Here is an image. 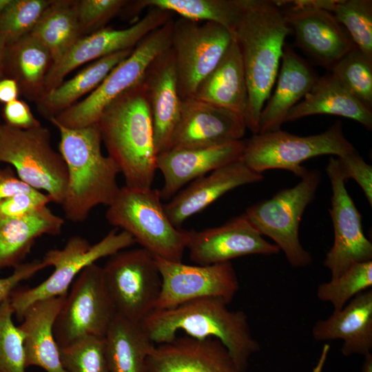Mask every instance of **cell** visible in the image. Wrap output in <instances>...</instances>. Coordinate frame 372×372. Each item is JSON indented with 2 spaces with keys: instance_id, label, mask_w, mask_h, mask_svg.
Instances as JSON below:
<instances>
[{
  "instance_id": "obj_25",
  "label": "cell",
  "mask_w": 372,
  "mask_h": 372,
  "mask_svg": "<svg viewBox=\"0 0 372 372\" xmlns=\"http://www.w3.org/2000/svg\"><path fill=\"white\" fill-rule=\"evenodd\" d=\"M273 94L262 107L258 133L281 129L290 111L310 91L318 76L309 63L285 44Z\"/></svg>"
},
{
  "instance_id": "obj_14",
  "label": "cell",
  "mask_w": 372,
  "mask_h": 372,
  "mask_svg": "<svg viewBox=\"0 0 372 372\" xmlns=\"http://www.w3.org/2000/svg\"><path fill=\"white\" fill-rule=\"evenodd\" d=\"M155 260L162 278L155 309H170L203 298H218L229 304L240 289L231 261L189 265L157 257Z\"/></svg>"
},
{
  "instance_id": "obj_51",
  "label": "cell",
  "mask_w": 372,
  "mask_h": 372,
  "mask_svg": "<svg viewBox=\"0 0 372 372\" xmlns=\"http://www.w3.org/2000/svg\"><path fill=\"white\" fill-rule=\"evenodd\" d=\"M0 125H1V123H0Z\"/></svg>"
},
{
  "instance_id": "obj_27",
  "label": "cell",
  "mask_w": 372,
  "mask_h": 372,
  "mask_svg": "<svg viewBox=\"0 0 372 372\" xmlns=\"http://www.w3.org/2000/svg\"><path fill=\"white\" fill-rule=\"evenodd\" d=\"M193 99L231 111L246 124L247 83L241 54L234 39L216 67L198 85Z\"/></svg>"
},
{
  "instance_id": "obj_42",
  "label": "cell",
  "mask_w": 372,
  "mask_h": 372,
  "mask_svg": "<svg viewBox=\"0 0 372 372\" xmlns=\"http://www.w3.org/2000/svg\"><path fill=\"white\" fill-rule=\"evenodd\" d=\"M52 202L39 190L22 193L0 201V219L19 218L32 214Z\"/></svg>"
},
{
  "instance_id": "obj_9",
  "label": "cell",
  "mask_w": 372,
  "mask_h": 372,
  "mask_svg": "<svg viewBox=\"0 0 372 372\" xmlns=\"http://www.w3.org/2000/svg\"><path fill=\"white\" fill-rule=\"evenodd\" d=\"M173 22L169 19L144 37L86 98L51 118L52 125L76 129L96 124L103 109L141 81L153 61L170 48Z\"/></svg>"
},
{
  "instance_id": "obj_34",
  "label": "cell",
  "mask_w": 372,
  "mask_h": 372,
  "mask_svg": "<svg viewBox=\"0 0 372 372\" xmlns=\"http://www.w3.org/2000/svg\"><path fill=\"white\" fill-rule=\"evenodd\" d=\"M77 0H51L30 34L50 51L53 64L82 37L76 12Z\"/></svg>"
},
{
  "instance_id": "obj_7",
  "label": "cell",
  "mask_w": 372,
  "mask_h": 372,
  "mask_svg": "<svg viewBox=\"0 0 372 372\" xmlns=\"http://www.w3.org/2000/svg\"><path fill=\"white\" fill-rule=\"evenodd\" d=\"M50 132L40 125L20 129L0 125V163L14 167L18 177L37 190H43L61 205L68 184L65 163L51 145Z\"/></svg>"
},
{
  "instance_id": "obj_41",
  "label": "cell",
  "mask_w": 372,
  "mask_h": 372,
  "mask_svg": "<svg viewBox=\"0 0 372 372\" xmlns=\"http://www.w3.org/2000/svg\"><path fill=\"white\" fill-rule=\"evenodd\" d=\"M128 0H77L76 12L82 36L105 28L114 17L121 14Z\"/></svg>"
},
{
  "instance_id": "obj_26",
  "label": "cell",
  "mask_w": 372,
  "mask_h": 372,
  "mask_svg": "<svg viewBox=\"0 0 372 372\" xmlns=\"http://www.w3.org/2000/svg\"><path fill=\"white\" fill-rule=\"evenodd\" d=\"M66 296L37 301L23 312L19 327L24 335L26 368L37 366L46 372H67L54 334V324Z\"/></svg>"
},
{
  "instance_id": "obj_11",
  "label": "cell",
  "mask_w": 372,
  "mask_h": 372,
  "mask_svg": "<svg viewBox=\"0 0 372 372\" xmlns=\"http://www.w3.org/2000/svg\"><path fill=\"white\" fill-rule=\"evenodd\" d=\"M103 280L116 314L141 322L155 309L162 278L155 257L141 247L109 256Z\"/></svg>"
},
{
  "instance_id": "obj_29",
  "label": "cell",
  "mask_w": 372,
  "mask_h": 372,
  "mask_svg": "<svg viewBox=\"0 0 372 372\" xmlns=\"http://www.w3.org/2000/svg\"><path fill=\"white\" fill-rule=\"evenodd\" d=\"M52 65L48 49L30 33L6 45L4 78L14 80L20 94L30 101L45 97V79Z\"/></svg>"
},
{
  "instance_id": "obj_17",
  "label": "cell",
  "mask_w": 372,
  "mask_h": 372,
  "mask_svg": "<svg viewBox=\"0 0 372 372\" xmlns=\"http://www.w3.org/2000/svg\"><path fill=\"white\" fill-rule=\"evenodd\" d=\"M187 249L190 260L198 265L229 262L247 255L271 256L280 251L275 244L265 240L245 214L219 227L190 230Z\"/></svg>"
},
{
  "instance_id": "obj_43",
  "label": "cell",
  "mask_w": 372,
  "mask_h": 372,
  "mask_svg": "<svg viewBox=\"0 0 372 372\" xmlns=\"http://www.w3.org/2000/svg\"><path fill=\"white\" fill-rule=\"evenodd\" d=\"M340 169L346 178L354 179L363 190L372 205V167L355 150L338 158Z\"/></svg>"
},
{
  "instance_id": "obj_2",
  "label": "cell",
  "mask_w": 372,
  "mask_h": 372,
  "mask_svg": "<svg viewBox=\"0 0 372 372\" xmlns=\"http://www.w3.org/2000/svg\"><path fill=\"white\" fill-rule=\"evenodd\" d=\"M142 80L112 101L96 123L125 186L136 189H151L157 169L152 118Z\"/></svg>"
},
{
  "instance_id": "obj_1",
  "label": "cell",
  "mask_w": 372,
  "mask_h": 372,
  "mask_svg": "<svg viewBox=\"0 0 372 372\" xmlns=\"http://www.w3.org/2000/svg\"><path fill=\"white\" fill-rule=\"evenodd\" d=\"M231 34L243 63L248 89L247 129L259 132L261 111L276 83L285 41L291 30L275 1L240 0Z\"/></svg>"
},
{
  "instance_id": "obj_38",
  "label": "cell",
  "mask_w": 372,
  "mask_h": 372,
  "mask_svg": "<svg viewBox=\"0 0 372 372\" xmlns=\"http://www.w3.org/2000/svg\"><path fill=\"white\" fill-rule=\"evenodd\" d=\"M67 372H110L104 337L89 336L59 348Z\"/></svg>"
},
{
  "instance_id": "obj_50",
  "label": "cell",
  "mask_w": 372,
  "mask_h": 372,
  "mask_svg": "<svg viewBox=\"0 0 372 372\" xmlns=\"http://www.w3.org/2000/svg\"><path fill=\"white\" fill-rule=\"evenodd\" d=\"M12 1V0H0V14L10 5Z\"/></svg>"
},
{
  "instance_id": "obj_47",
  "label": "cell",
  "mask_w": 372,
  "mask_h": 372,
  "mask_svg": "<svg viewBox=\"0 0 372 372\" xmlns=\"http://www.w3.org/2000/svg\"><path fill=\"white\" fill-rule=\"evenodd\" d=\"M20 94L17 82L9 78L0 80V103L4 105L18 99Z\"/></svg>"
},
{
  "instance_id": "obj_44",
  "label": "cell",
  "mask_w": 372,
  "mask_h": 372,
  "mask_svg": "<svg viewBox=\"0 0 372 372\" xmlns=\"http://www.w3.org/2000/svg\"><path fill=\"white\" fill-rule=\"evenodd\" d=\"M46 267L44 262L40 260L23 262L14 268L10 276L0 278V304L11 296L19 283L32 278Z\"/></svg>"
},
{
  "instance_id": "obj_6",
  "label": "cell",
  "mask_w": 372,
  "mask_h": 372,
  "mask_svg": "<svg viewBox=\"0 0 372 372\" xmlns=\"http://www.w3.org/2000/svg\"><path fill=\"white\" fill-rule=\"evenodd\" d=\"M355 150L344 136L342 123L335 121L322 133L306 136L280 130L254 134L245 142L240 159L253 172L286 169L302 178L309 171L301 163L320 155L342 156Z\"/></svg>"
},
{
  "instance_id": "obj_20",
  "label": "cell",
  "mask_w": 372,
  "mask_h": 372,
  "mask_svg": "<svg viewBox=\"0 0 372 372\" xmlns=\"http://www.w3.org/2000/svg\"><path fill=\"white\" fill-rule=\"evenodd\" d=\"M147 372H244L218 339L176 336L156 344L147 360Z\"/></svg>"
},
{
  "instance_id": "obj_48",
  "label": "cell",
  "mask_w": 372,
  "mask_h": 372,
  "mask_svg": "<svg viewBox=\"0 0 372 372\" xmlns=\"http://www.w3.org/2000/svg\"><path fill=\"white\" fill-rule=\"evenodd\" d=\"M7 44L6 41L0 37V80L4 78V61Z\"/></svg>"
},
{
  "instance_id": "obj_35",
  "label": "cell",
  "mask_w": 372,
  "mask_h": 372,
  "mask_svg": "<svg viewBox=\"0 0 372 372\" xmlns=\"http://www.w3.org/2000/svg\"><path fill=\"white\" fill-rule=\"evenodd\" d=\"M372 287V260L351 265L335 278L319 285L317 297L329 302L333 311L343 308L358 294Z\"/></svg>"
},
{
  "instance_id": "obj_3",
  "label": "cell",
  "mask_w": 372,
  "mask_h": 372,
  "mask_svg": "<svg viewBox=\"0 0 372 372\" xmlns=\"http://www.w3.org/2000/svg\"><path fill=\"white\" fill-rule=\"evenodd\" d=\"M228 303L218 298H203L177 307L155 309L141 322L155 344L170 342L178 333L220 340L228 349L238 366L247 372L251 357L260 350L252 334L247 315L242 310H230Z\"/></svg>"
},
{
  "instance_id": "obj_33",
  "label": "cell",
  "mask_w": 372,
  "mask_h": 372,
  "mask_svg": "<svg viewBox=\"0 0 372 372\" xmlns=\"http://www.w3.org/2000/svg\"><path fill=\"white\" fill-rule=\"evenodd\" d=\"M133 50L118 52L97 59L73 78L63 81L36 103L39 114L50 121L75 104L81 96L98 87L112 69L126 59Z\"/></svg>"
},
{
  "instance_id": "obj_36",
  "label": "cell",
  "mask_w": 372,
  "mask_h": 372,
  "mask_svg": "<svg viewBox=\"0 0 372 372\" xmlns=\"http://www.w3.org/2000/svg\"><path fill=\"white\" fill-rule=\"evenodd\" d=\"M331 13L355 47L372 59V1L336 0Z\"/></svg>"
},
{
  "instance_id": "obj_40",
  "label": "cell",
  "mask_w": 372,
  "mask_h": 372,
  "mask_svg": "<svg viewBox=\"0 0 372 372\" xmlns=\"http://www.w3.org/2000/svg\"><path fill=\"white\" fill-rule=\"evenodd\" d=\"M51 0H12L0 14V37L7 43L31 32Z\"/></svg>"
},
{
  "instance_id": "obj_32",
  "label": "cell",
  "mask_w": 372,
  "mask_h": 372,
  "mask_svg": "<svg viewBox=\"0 0 372 372\" xmlns=\"http://www.w3.org/2000/svg\"><path fill=\"white\" fill-rule=\"evenodd\" d=\"M158 8L189 20L218 23L232 34L240 15V0H135L128 1L120 14L136 17L144 9Z\"/></svg>"
},
{
  "instance_id": "obj_23",
  "label": "cell",
  "mask_w": 372,
  "mask_h": 372,
  "mask_svg": "<svg viewBox=\"0 0 372 372\" xmlns=\"http://www.w3.org/2000/svg\"><path fill=\"white\" fill-rule=\"evenodd\" d=\"M264 176L251 170L240 158L192 181L164 205L172 223L180 227L190 216L205 209L227 192L262 180Z\"/></svg>"
},
{
  "instance_id": "obj_49",
  "label": "cell",
  "mask_w": 372,
  "mask_h": 372,
  "mask_svg": "<svg viewBox=\"0 0 372 372\" xmlns=\"http://www.w3.org/2000/svg\"><path fill=\"white\" fill-rule=\"evenodd\" d=\"M361 372H372V354L371 353L364 355V360L362 366Z\"/></svg>"
},
{
  "instance_id": "obj_12",
  "label": "cell",
  "mask_w": 372,
  "mask_h": 372,
  "mask_svg": "<svg viewBox=\"0 0 372 372\" xmlns=\"http://www.w3.org/2000/svg\"><path fill=\"white\" fill-rule=\"evenodd\" d=\"M116 315L106 289L103 267L93 263L72 284L54 324L59 348L89 336L105 337Z\"/></svg>"
},
{
  "instance_id": "obj_28",
  "label": "cell",
  "mask_w": 372,
  "mask_h": 372,
  "mask_svg": "<svg viewBox=\"0 0 372 372\" xmlns=\"http://www.w3.org/2000/svg\"><path fill=\"white\" fill-rule=\"evenodd\" d=\"M316 114L345 117L372 130V109L355 98L331 73L318 78L302 100L288 112L285 122Z\"/></svg>"
},
{
  "instance_id": "obj_10",
  "label": "cell",
  "mask_w": 372,
  "mask_h": 372,
  "mask_svg": "<svg viewBox=\"0 0 372 372\" xmlns=\"http://www.w3.org/2000/svg\"><path fill=\"white\" fill-rule=\"evenodd\" d=\"M136 243L131 235L124 231H110L94 245L80 236H71L61 249H51L42 260L47 267L52 266V274L39 285L14 291L10 303L18 319L34 302L53 297L67 296L68 288L86 267L104 257L110 256Z\"/></svg>"
},
{
  "instance_id": "obj_13",
  "label": "cell",
  "mask_w": 372,
  "mask_h": 372,
  "mask_svg": "<svg viewBox=\"0 0 372 372\" xmlns=\"http://www.w3.org/2000/svg\"><path fill=\"white\" fill-rule=\"evenodd\" d=\"M233 41L230 32L213 22L174 20L170 48L181 101L193 99L200 82L216 67Z\"/></svg>"
},
{
  "instance_id": "obj_30",
  "label": "cell",
  "mask_w": 372,
  "mask_h": 372,
  "mask_svg": "<svg viewBox=\"0 0 372 372\" xmlns=\"http://www.w3.org/2000/svg\"><path fill=\"white\" fill-rule=\"evenodd\" d=\"M63 224L48 206L23 217L0 219V269L23 263L38 238L60 234Z\"/></svg>"
},
{
  "instance_id": "obj_24",
  "label": "cell",
  "mask_w": 372,
  "mask_h": 372,
  "mask_svg": "<svg viewBox=\"0 0 372 372\" xmlns=\"http://www.w3.org/2000/svg\"><path fill=\"white\" fill-rule=\"evenodd\" d=\"M312 336L317 341L342 340L344 356L365 355L372 349V290L367 289L352 298L343 308L333 311L327 318L313 326Z\"/></svg>"
},
{
  "instance_id": "obj_15",
  "label": "cell",
  "mask_w": 372,
  "mask_h": 372,
  "mask_svg": "<svg viewBox=\"0 0 372 372\" xmlns=\"http://www.w3.org/2000/svg\"><path fill=\"white\" fill-rule=\"evenodd\" d=\"M326 172L332 189L329 211L334 239L323 265L333 279L355 263L372 260V243L363 232L362 216L345 187L347 180L338 158H329Z\"/></svg>"
},
{
  "instance_id": "obj_31",
  "label": "cell",
  "mask_w": 372,
  "mask_h": 372,
  "mask_svg": "<svg viewBox=\"0 0 372 372\" xmlns=\"http://www.w3.org/2000/svg\"><path fill=\"white\" fill-rule=\"evenodd\" d=\"M104 341L110 372H147V358L156 344L141 322L116 314Z\"/></svg>"
},
{
  "instance_id": "obj_45",
  "label": "cell",
  "mask_w": 372,
  "mask_h": 372,
  "mask_svg": "<svg viewBox=\"0 0 372 372\" xmlns=\"http://www.w3.org/2000/svg\"><path fill=\"white\" fill-rule=\"evenodd\" d=\"M2 113L5 124L11 127L25 130L41 125L23 100L16 99L5 104Z\"/></svg>"
},
{
  "instance_id": "obj_19",
  "label": "cell",
  "mask_w": 372,
  "mask_h": 372,
  "mask_svg": "<svg viewBox=\"0 0 372 372\" xmlns=\"http://www.w3.org/2000/svg\"><path fill=\"white\" fill-rule=\"evenodd\" d=\"M282 11L297 45L329 70L355 47L345 29L327 10L289 7Z\"/></svg>"
},
{
  "instance_id": "obj_8",
  "label": "cell",
  "mask_w": 372,
  "mask_h": 372,
  "mask_svg": "<svg viewBox=\"0 0 372 372\" xmlns=\"http://www.w3.org/2000/svg\"><path fill=\"white\" fill-rule=\"evenodd\" d=\"M294 187L282 189L271 198L255 203L244 213L254 227L271 238L293 267L313 262L299 239V226L307 207L312 202L321 181L317 169L309 170Z\"/></svg>"
},
{
  "instance_id": "obj_16",
  "label": "cell",
  "mask_w": 372,
  "mask_h": 372,
  "mask_svg": "<svg viewBox=\"0 0 372 372\" xmlns=\"http://www.w3.org/2000/svg\"><path fill=\"white\" fill-rule=\"evenodd\" d=\"M171 19L169 12L150 8L127 28H105L81 37L48 72L44 84L45 96L76 68L118 52L134 49L144 37Z\"/></svg>"
},
{
  "instance_id": "obj_18",
  "label": "cell",
  "mask_w": 372,
  "mask_h": 372,
  "mask_svg": "<svg viewBox=\"0 0 372 372\" xmlns=\"http://www.w3.org/2000/svg\"><path fill=\"white\" fill-rule=\"evenodd\" d=\"M181 101L180 116L170 149L217 146L242 140L244 136L246 124L237 114L196 99Z\"/></svg>"
},
{
  "instance_id": "obj_4",
  "label": "cell",
  "mask_w": 372,
  "mask_h": 372,
  "mask_svg": "<svg viewBox=\"0 0 372 372\" xmlns=\"http://www.w3.org/2000/svg\"><path fill=\"white\" fill-rule=\"evenodd\" d=\"M59 131V153L68 171V184L61 203L65 218L75 223L87 219L99 205H109L119 187L120 169L101 152V136L96 124L72 129L54 125Z\"/></svg>"
},
{
  "instance_id": "obj_37",
  "label": "cell",
  "mask_w": 372,
  "mask_h": 372,
  "mask_svg": "<svg viewBox=\"0 0 372 372\" xmlns=\"http://www.w3.org/2000/svg\"><path fill=\"white\" fill-rule=\"evenodd\" d=\"M331 73L360 101L372 109V59L356 47L330 69Z\"/></svg>"
},
{
  "instance_id": "obj_21",
  "label": "cell",
  "mask_w": 372,
  "mask_h": 372,
  "mask_svg": "<svg viewBox=\"0 0 372 372\" xmlns=\"http://www.w3.org/2000/svg\"><path fill=\"white\" fill-rule=\"evenodd\" d=\"M245 140L190 149H170L157 155L156 167L163 176L159 190L163 200L172 198L187 183L241 158Z\"/></svg>"
},
{
  "instance_id": "obj_46",
  "label": "cell",
  "mask_w": 372,
  "mask_h": 372,
  "mask_svg": "<svg viewBox=\"0 0 372 372\" xmlns=\"http://www.w3.org/2000/svg\"><path fill=\"white\" fill-rule=\"evenodd\" d=\"M35 190L16 176L10 167L0 168V201L19 194Z\"/></svg>"
},
{
  "instance_id": "obj_22",
  "label": "cell",
  "mask_w": 372,
  "mask_h": 372,
  "mask_svg": "<svg viewBox=\"0 0 372 372\" xmlns=\"http://www.w3.org/2000/svg\"><path fill=\"white\" fill-rule=\"evenodd\" d=\"M153 122L157 154L171 148L172 138L180 116L174 54L169 48L151 64L142 80Z\"/></svg>"
},
{
  "instance_id": "obj_39",
  "label": "cell",
  "mask_w": 372,
  "mask_h": 372,
  "mask_svg": "<svg viewBox=\"0 0 372 372\" xmlns=\"http://www.w3.org/2000/svg\"><path fill=\"white\" fill-rule=\"evenodd\" d=\"M13 314L9 298L0 304V372H25L24 335Z\"/></svg>"
},
{
  "instance_id": "obj_5",
  "label": "cell",
  "mask_w": 372,
  "mask_h": 372,
  "mask_svg": "<svg viewBox=\"0 0 372 372\" xmlns=\"http://www.w3.org/2000/svg\"><path fill=\"white\" fill-rule=\"evenodd\" d=\"M158 189L120 187L105 217L112 226L132 236L154 257L182 262L189 231L175 227L165 210Z\"/></svg>"
}]
</instances>
